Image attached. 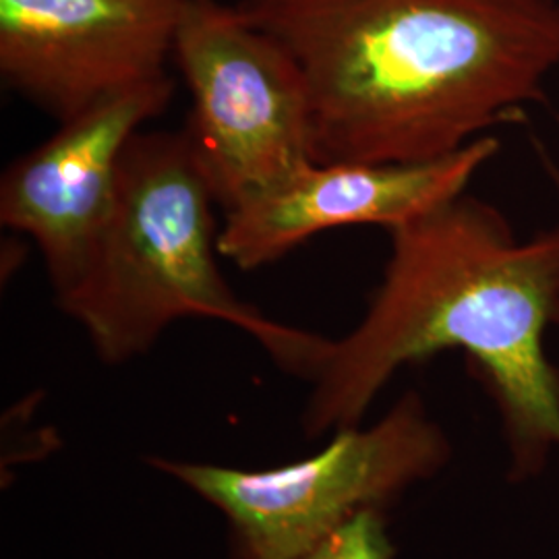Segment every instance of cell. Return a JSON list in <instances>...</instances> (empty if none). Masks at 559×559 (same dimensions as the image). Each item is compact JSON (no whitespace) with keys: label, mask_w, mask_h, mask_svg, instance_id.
Instances as JSON below:
<instances>
[{"label":"cell","mask_w":559,"mask_h":559,"mask_svg":"<svg viewBox=\"0 0 559 559\" xmlns=\"http://www.w3.org/2000/svg\"><path fill=\"white\" fill-rule=\"evenodd\" d=\"M390 255L359 323L309 381L300 429L318 440L362 425L400 369L462 350L493 400L510 479L539 477L559 450V226L519 239L487 201L460 195L390 230Z\"/></svg>","instance_id":"obj_1"},{"label":"cell","mask_w":559,"mask_h":559,"mask_svg":"<svg viewBox=\"0 0 559 559\" xmlns=\"http://www.w3.org/2000/svg\"><path fill=\"white\" fill-rule=\"evenodd\" d=\"M305 81L316 162H425L528 119L559 0H239Z\"/></svg>","instance_id":"obj_2"},{"label":"cell","mask_w":559,"mask_h":559,"mask_svg":"<svg viewBox=\"0 0 559 559\" xmlns=\"http://www.w3.org/2000/svg\"><path fill=\"white\" fill-rule=\"evenodd\" d=\"M216 195L182 131H140L124 147L110 216L80 282L55 299L108 367L145 357L180 320L249 334L307 383L330 340L270 320L222 274Z\"/></svg>","instance_id":"obj_3"},{"label":"cell","mask_w":559,"mask_h":559,"mask_svg":"<svg viewBox=\"0 0 559 559\" xmlns=\"http://www.w3.org/2000/svg\"><path fill=\"white\" fill-rule=\"evenodd\" d=\"M450 460L448 433L411 390L371 427L338 429L320 452L288 464L251 471L168 456L143 462L221 514L228 558L295 559L362 510H388Z\"/></svg>","instance_id":"obj_4"},{"label":"cell","mask_w":559,"mask_h":559,"mask_svg":"<svg viewBox=\"0 0 559 559\" xmlns=\"http://www.w3.org/2000/svg\"><path fill=\"white\" fill-rule=\"evenodd\" d=\"M173 60L191 96L182 133L222 212L316 162L299 64L237 4L189 0Z\"/></svg>","instance_id":"obj_5"},{"label":"cell","mask_w":559,"mask_h":559,"mask_svg":"<svg viewBox=\"0 0 559 559\" xmlns=\"http://www.w3.org/2000/svg\"><path fill=\"white\" fill-rule=\"evenodd\" d=\"M189 0H0V80L62 122L168 80Z\"/></svg>","instance_id":"obj_6"},{"label":"cell","mask_w":559,"mask_h":559,"mask_svg":"<svg viewBox=\"0 0 559 559\" xmlns=\"http://www.w3.org/2000/svg\"><path fill=\"white\" fill-rule=\"evenodd\" d=\"M175 81H156L100 102L11 162L0 180V224L34 240L55 299L69 293L96 253L131 138L160 117Z\"/></svg>","instance_id":"obj_7"},{"label":"cell","mask_w":559,"mask_h":559,"mask_svg":"<svg viewBox=\"0 0 559 559\" xmlns=\"http://www.w3.org/2000/svg\"><path fill=\"white\" fill-rule=\"evenodd\" d=\"M500 147L498 138L483 135L436 160L313 162L224 212L221 255L249 272L334 228L381 226L390 233L464 195Z\"/></svg>","instance_id":"obj_8"},{"label":"cell","mask_w":559,"mask_h":559,"mask_svg":"<svg viewBox=\"0 0 559 559\" xmlns=\"http://www.w3.org/2000/svg\"><path fill=\"white\" fill-rule=\"evenodd\" d=\"M396 543L383 508L362 510L332 537L295 559H396Z\"/></svg>","instance_id":"obj_9"},{"label":"cell","mask_w":559,"mask_h":559,"mask_svg":"<svg viewBox=\"0 0 559 559\" xmlns=\"http://www.w3.org/2000/svg\"><path fill=\"white\" fill-rule=\"evenodd\" d=\"M537 154H539L540 166H543L547 179L554 185V189H556V193L559 195V162L549 152H545L543 147L537 150Z\"/></svg>","instance_id":"obj_10"}]
</instances>
